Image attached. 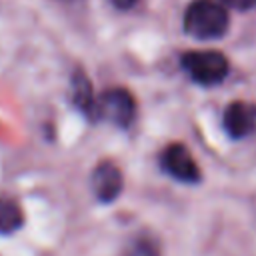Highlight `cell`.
Wrapping results in <instances>:
<instances>
[{"mask_svg": "<svg viewBox=\"0 0 256 256\" xmlns=\"http://www.w3.org/2000/svg\"><path fill=\"white\" fill-rule=\"evenodd\" d=\"M180 64L186 70V74L202 86H214L222 82L228 74V60L224 58L222 52H216V50L184 52L180 58Z\"/></svg>", "mask_w": 256, "mask_h": 256, "instance_id": "cell-2", "label": "cell"}, {"mask_svg": "<svg viewBox=\"0 0 256 256\" xmlns=\"http://www.w3.org/2000/svg\"><path fill=\"white\" fill-rule=\"evenodd\" d=\"M72 102L88 120H98L92 84L82 72H74V76H72Z\"/></svg>", "mask_w": 256, "mask_h": 256, "instance_id": "cell-7", "label": "cell"}, {"mask_svg": "<svg viewBox=\"0 0 256 256\" xmlns=\"http://www.w3.org/2000/svg\"><path fill=\"white\" fill-rule=\"evenodd\" d=\"M224 2L236 10H250L252 6H256V0H224Z\"/></svg>", "mask_w": 256, "mask_h": 256, "instance_id": "cell-10", "label": "cell"}, {"mask_svg": "<svg viewBox=\"0 0 256 256\" xmlns=\"http://www.w3.org/2000/svg\"><path fill=\"white\" fill-rule=\"evenodd\" d=\"M160 168L178 182L196 184L200 180L198 164L194 162L188 148L182 144H168L160 152Z\"/></svg>", "mask_w": 256, "mask_h": 256, "instance_id": "cell-4", "label": "cell"}, {"mask_svg": "<svg viewBox=\"0 0 256 256\" xmlns=\"http://www.w3.org/2000/svg\"><path fill=\"white\" fill-rule=\"evenodd\" d=\"M122 256H160V250H158V244L152 238L136 236L126 244Z\"/></svg>", "mask_w": 256, "mask_h": 256, "instance_id": "cell-9", "label": "cell"}, {"mask_svg": "<svg viewBox=\"0 0 256 256\" xmlns=\"http://www.w3.org/2000/svg\"><path fill=\"white\" fill-rule=\"evenodd\" d=\"M184 30L198 40H214L228 30V12L214 0H194L184 12Z\"/></svg>", "mask_w": 256, "mask_h": 256, "instance_id": "cell-1", "label": "cell"}, {"mask_svg": "<svg viewBox=\"0 0 256 256\" xmlns=\"http://www.w3.org/2000/svg\"><path fill=\"white\" fill-rule=\"evenodd\" d=\"M96 114L98 118L112 122L114 126L128 128L136 114L134 96L126 88H108L96 98Z\"/></svg>", "mask_w": 256, "mask_h": 256, "instance_id": "cell-3", "label": "cell"}, {"mask_svg": "<svg viewBox=\"0 0 256 256\" xmlns=\"http://www.w3.org/2000/svg\"><path fill=\"white\" fill-rule=\"evenodd\" d=\"M138 0H112V4L118 8V10H130Z\"/></svg>", "mask_w": 256, "mask_h": 256, "instance_id": "cell-11", "label": "cell"}, {"mask_svg": "<svg viewBox=\"0 0 256 256\" xmlns=\"http://www.w3.org/2000/svg\"><path fill=\"white\" fill-rule=\"evenodd\" d=\"M24 224L20 206L10 198H0V234H12Z\"/></svg>", "mask_w": 256, "mask_h": 256, "instance_id": "cell-8", "label": "cell"}, {"mask_svg": "<svg viewBox=\"0 0 256 256\" xmlns=\"http://www.w3.org/2000/svg\"><path fill=\"white\" fill-rule=\"evenodd\" d=\"M122 172L120 168L110 162V160H104L100 162L94 172H92V178H90V184H92V192L94 196L100 200V202H114L120 192H122Z\"/></svg>", "mask_w": 256, "mask_h": 256, "instance_id": "cell-5", "label": "cell"}, {"mask_svg": "<svg viewBox=\"0 0 256 256\" xmlns=\"http://www.w3.org/2000/svg\"><path fill=\"white\" fill-rule=\"evenodd\" d=\"M224 130L230 138H244L256 128V106L252 102H230L222 116Z\"/></svg>", "mask_w": 256, "mask_h": 256, "instance_id": "cell-6", "label": "cell"}]
</instances>
